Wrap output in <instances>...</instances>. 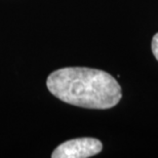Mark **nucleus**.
I'll list each match as a JSON object with an SVG mask.
<instances>
[{
	"instance_id": "1",
	"label": "nucleus",
	"mask_w": 158,
	"mask_h": 158,
	"mask_svg": "<svg viewBox=\"0 0 158 158\" xmlns=\"http://www.w3.org/2000/svg\"><path fill=\"white\" fill-rule=\"evenodd\" d=\"M46 86L63 102L88 109H110L121 100L117 80L105 71L84 67H67L53 71Z\"/></svg>"
},
{
	"instance_id": "3",
	"label": "nucleus",
	"mask_w": 158,
	"mask_h": 158,
	"mask_svg": "<svg viewBox=\"0 0 158 158\" xmlns=\"http://www.w3.org/2000/svg\"><path fill=\"white\" fill-rule=\"evenodd\" d=\"M151 47H152V52L155 59L158 61V33L154 35L152 39V43H151Z\"/></svg>"
},
{
	"instance_id": "2",
	"label": "nucleus",
	"mask_w": 158,
	"mask_h": 158,
	"mask_svg": "<svg viewBox=\"0 0 158 158\" xmlns=\"http://www.w3.org/2000/svg\"><path fill=\"white\" fill-rule=\"evenodd\" d=\"M103 149L102 142L94 138L69 140L53 150L52 158H88L99 154Z\"/></svg>"
}]
</instances>
